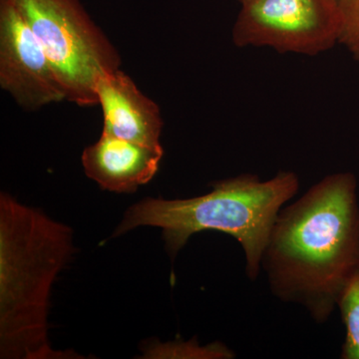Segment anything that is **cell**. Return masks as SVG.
Wrapping results in <instances>:
<instances>
[{"label": "cell", "instance_id": "1", "mask_svg": "<svg viewBox=\"0 0 359 359\" xmlns=\"http://www.w3.org/2000/svg\"><path fill=\"white\" fill-rule=\"evenodd\" d=\"M358 268V179L330 174L278 212L262 271L278 301L301 306L323 325Z\"/></svg>", "mask_w": 359, "mask_h": 359}, {"label": "cell", "instance_id": "2", "mask_svg": "<svg viewBox=\"0 0 359 359\" xmlns=\"http://www.w3.org/2000/svg\"><path fill=\"white\" fill-rule=\"evenodd\" d=\"M69 226L0 196V358H82L52 348V285L73 252Z\"/></svg>", "mask_w": 359, "mask_h": 359}, {"label": "cell", "instance_id": "3", "mask_svg": "<svg viewBox=\"0 0 359 359\" xmlns=\"http://www.w3.org/2000/svg\"><path fill=\"white\" fill-rule=\"evenodd\" d=\"M299 190V176L280 171L266 181L252 174L219 180L212 183L211 192L189 199L146 198L127 210L112 237L138 226L162 229L165 247L174 259L195 233L221 231L242 247L245 275L254 282L276 217Z\"/></svg>", "mask_w": 359, "mask_h": 359}, {"label": "cell", "instance_id": "4", "mask_svg": "<svg viewBox=\"0 0 359 359\" xmlns=\"http://www.w3.org/2000/svg\"><path fill=\"white\" fill-rule=\"evenodd\" d=\"M46 52L66 100L98 105L96 84L120 69L121 56L81 0H9Z\"/></svg>", "mask_w": 359, "mask_h": 359}, {"label": "cell", "instance_id": "5", "mask_svg": "<svg viewBox=\"0 0 359 359\" xmlns=\"http://www.w3.org/2000/svg\"><path fill=\"white\" fill-rule=\"evenodd\" d=\"M233 25L238 47H269L316 56L339 43L342 11L335 0H250Z\"/></svg>", "mask_w": 359, "mask_h": 359}, {"label": "cell", "instance_id": "6", "mask_svg": "<svg viewBox=\"0 0 359 359\" xmlns=\"http://www.w3.org/2000/svg\"><path fill=\"white\" fill-rule=\"evenodd\" d=\"M0 86L27 111L66 100L46 52L9 0H0Z\"/></svg>", "mask_w": 359, "mask_h": 359}, {"label": "cell", "instance_id": "7", "mask_svg": "<svg viewBox=\"0 0 359 359\" xmlns=\"http://www.w3.org/2000/svg\"><path fill=\"white\" fill-rule=\"evenodd\" d=\"M98 105L103 112L102 133L143 144L161 146L163 122L159 106L144 95L129 75L117 69L99 78Z\"/></svg>", "mask_w": 359, "mask_h": 359}, {"label": "cell", "instance_id": "8", "mask_svg": "<svg viewBox=\"0 0 359 359\" xmlns=\"http://www.w3.org/2000/svg\"><path fill=\"white\" fill-rule=\"evenodd\" d=\"M163 156L162 146L143 145L102 133L83 151L82 165L86 176L103 190L133 193L154 178Z\"/></svg>", "mask_w": 359, "mask_h": 359}, {"label": "cell", "instance_id": "9", "mask_svg": "<svg viewBox=\"0 0 359 359\" xmlns=\"http://www.w3.org/2000/svg\"><path fill=\"white\" fill-rule=\"evenodd\" d=\"M337 308L346 328L340 358L359 359V268L340 292Z\"/></svg>", "mask_w": 359, "mask_h": 359}, {"label": "cell", "instance_id": "10", "mask_svg": "<svg viewBox=\"0 0 359 359\" xmlns=\"http://www.w3.org/2000/svg\"><path fill=\"white\" fill-rule=\"evenodd\" d=\"M146 358L231 359L236 358V354L222 342H212L209 346H201L197 340L191 339L158 346L157 353H150Z\"/></svg>", "mask_w": 359, "mask_h": 359}, {"label": "cell", "instance_id": "11", "mask_svg": "<svg viewBox=\"0 0 359 359\" xmlns=\"http://www.w3.org/2000/svg\"><path fill=\"white\" fill-rule=\"evenodd\" d=\"M339 43L344 45L353 57L359 61V0H353L342 9Z\"/></svg>", "mask_w": 359, "mask_h": 359}, {"label": "cell", "instance_id": "12", "mask_svg": "<svg viewBox=\"0 0 359 359\" xmlns=\"http://www.w3.org/2000/svg\"><path fill=\"white\" fill-rule=\"evenodd\" d=\"M335 1L339 4V6L342 11V9L346 8V7L348 6V4H351L353 0H335Z\"/></svg>", "mask_w": 359, "mask_h": 359}, {"label": "cell", "instance_id": "13", "mask_svg": "<svg viewBox=\"0 0 359 359\" xmlns=\"http://www.w3.org/2000/svg\"><path fill=\"white\" fill-rule=\"evenodd\" d=\"M238 2H240L241 4H244L245 2L250 1V0H238Z\"/></svg>", "mask_w": 359, "mask_h": 359}]
</instances>
